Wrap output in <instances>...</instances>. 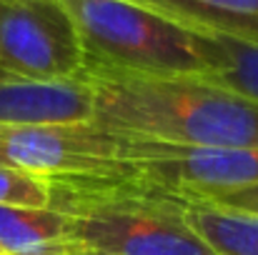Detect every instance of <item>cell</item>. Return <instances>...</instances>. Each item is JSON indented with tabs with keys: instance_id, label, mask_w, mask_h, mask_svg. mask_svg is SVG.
Segmentation results:
<instances>
[{
	"instance_id": "obj_2",
	"label": "cell",
	"mask_w": 258,
	"mask_h": 255,
	"mask_svg": "<svg viewBox=\"0 0 258 255\" xmlns=\"http://www.w3.org/2000/svg\"><path fill=\"white\" fill-rule=\"evenodd\" d=\"M86 255H216L190 228L185 198L141 175L50 180Z\"/></svg>"
},
{
	"instance_id": "obj_5",
	"label": "cell",
	"mask_w": 258,
	"mask_h": 255,
	"mask_svg": "<svg viewBox=\"0 0 258 255\" xmlns=\"http://www.w3.org/2000/svg\"><path fill=\"white\" fill-rule=\"evenodd\" d=\"M86 75V55L60 0H0V80Z\"/></svg>"
},
{
	"instance_id": "obj_13",
	"label": "cell",
	"mask_w": 258,
	"mask_h": 255,
	"mask_svg": "<svg viewBox=\"0 0 258 255\" xmlns=\"http://www.w3.org/2000/svg\"><path fill=\"white\" fill-rule=\"evenodd\" d=\"M211 8H221V10H231V13H243V15H253L258 18V0H196Z\"/></svg>"
},
{
	"instance_id": "obj_1",
	"label": "cell",
	"mask_w": 258,
	"mask_h": 255,
	"mask_svg": "<svg viewBox=\"0 0 258 255\" xmlns=\"http://www.w3.org/2000/svg\"><path fill=\"white\" fill-rule=\"evenodd\" d=\"M95 90L93 125L185 148H256L258 100L203 75L86 70Z\"/></svg>"
},
{
	"instance_id": "obj_7",
	"label": "cell",
	"mask_w": 258,
	"mask_h": 255,
	"mask_svg": "<svg viewBox=\"0 0 258 255\" xmlns=\"http://www.w3.org/2000/svg\"><path fill=\"white\" fill-rule=\"evenodd\" d=\"M95 90L86 75L63 80H0V123L83 125L93 123Z\"/></svg>"
},
{
	"instance_id": "obj_9",
	"label": "cell",
	"mask_w": 258,
	"mask_h": 255,
	"mask_svg": "<svg viewBox=\"0 0 258 255\" xmlns=\"http://www.w3.org/2000/svg\"><path fill=\"white\" fill-rule=\"evenodd\" d=\"M180 195V193H178ZM185 198V218L216 255H258V215L206 198Z\"/></svg>"
},
{
	"instance_id": "obj_3",
	"label": "cell",
	"mask_w": 258,
	"mask_h": 255,
	"mask_svg": "<svg viewBox=\"0 0 258 255\" xmlns=\"http://www.w3.org/2000/svg\"><path fill=\"white\" fill-rule=\"evenodd\" d=\"M78 30L86 70L203 75L213 68L201 35L136 0H60Z\"/></svg>"
},
{
	"instance_id": "obj_14",
	"label": "cell",
	"mask_w": 258,
	"mask_h": 255,
	"mask_svg": "<svg viewBox=\"0 0 258 255\" xmlns=\"http://www.w3.org/2000/svg\"><path fill=\"white\" fill-rule=\"evenodd\" d=\"M0 255H3V253H0Z\"/></svg>"
},
{
	"instance_id": "obj_10",
	"label": "cell",
	"mask_w": 258,
	"mask_h": 255,
	"mask_svg": "<svg viewBox=\"0 0 258 255\" xmlns=\"http://www.w3.org/2000/svg\"><path fill=\"white\" fill-rule=\"evenodd\" d=\"M196 33L201 35L203 53L213 68L211 80L258 100V45L228 38V35H216V33H203V30H196Z\"/></svg>"
},
{
	"instance_id": "obj_8",
	"label": "cell",
	"mask_w": 258,
	"mask_h": 255,
	"mask_svg": "<svg viewBox=\"0 0 258 255\" xmlns=\"http://www.w3.org/2000/svg\"><path fill=\"white\" fill-rule=\"evenodd\" d=\"M3 255H86L71 218L53 208L0 205Z\"/></svg>"
},
{
	"instance_id": "obj_12",
	"label": "cell",
	"mask_w": 258,
	"mask_h": 255,
	"mask_svg": "<svg viewBox=\"0 0 258 255\" xmlns=\"http://www.w3.org/2000/svg\"><path fill=\"white\" fill-rule=\"evenodd\" d=\"M193 198H206L236 210H246V213H256L258 215V185L253 188H241V190H226V193H213V195H193Z\"/></svg>"
},
{
	"instance_id": "obj_6",
	"label": "cell",
	"mask_w": 258,
	"mask_h": 255,
	"mask_svg": "<svg viewBox=\"0 0 258 255\" xmlns=\"http://www.w3.org/2000/svg\"><path fill=\"white\" fill-rule=\"evenodd\" d=\"M128 160L138 175L180 195H213L258 185L256 148H185L131 140Z\"/></svg>"
},
{
	"instance_id": "obj_11",
	"label": "cell",
	"mask_w": 258,
	"mask_h": 255,
	"mask_svg": "<svg viewBox=\"0 0 258 255\" xmlns=\"http://www.w3.org/2000/svg\"><path fill=\"white\" fill-rule=\"evenodd\" d=\"M0 205L50 208V180L23 170L0 168Z\"/></svg>"
},
{
	"instance_id": "obj_4",
	"label": "cell",
	"mask_w": 258,
	"mask_h": 255,
	"mask_svg": "<svg viewBox=\"0 0 258 255\" xmlns=\"http://www.w3.org/2000/svg\"><path fill=\"white\" fill-rule=\"evenodd\" d=\"M131 143L93 123L83 125H8L0 123V168L48 180L138 175L128 160Z\"/></svg>"
}]
</instances>
